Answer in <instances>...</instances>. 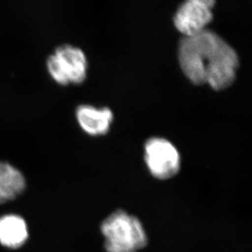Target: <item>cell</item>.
Returning <instances> with one entry per match:
<instances>
[{"instance_id": "1", "label": "cell", "mask_w": 252, "mask_h": 252, "mask_svg": "<svg viewBox=\"0 0 252 252\" xmlns=\"http://www.w3.org/2000/svg\"><path fill=\"white\" fill-rule=\"evenodd\" d=\"M178 58L182 71L193 84H208L215 90H224L233 84L239 64L235 50L208 30L184 37Z\"/></svg>"}, {"instance_id": "2", "label": "cell", "mask_w": 252, "mask_h": 252, "mask_svg": "<svg viewBox=\"0 0 252 252\" xmlns=\"http://www.w3.org/2000/svg\"><path fill=\"white\" fill-rule=\"evenodd\" d=\"M101 232L107 252H136L147 245V237L137 218L117 211L103 221Z\"/></svg>"}, {"instance_id": "3", "label": "cell", "mask_w": 252, "mask_h": 252, "mask_svg": "<svg viewBox=\"0 0 252 252\" xmlns=\"http://www.w3.org/2000/svg\"><path fill=\"white\" fill-rule=\"evenodd\" d=\"M46 67L51 78L61 86L81 84L88 74V63L84 51L79 48L63 44L56 48L48 56Z\"/></svg>"}, {"instance_id": "4", "label": "cell", "mask_w": 252, "mask_h": 252, "mask_svg": "<svg viewBox=\"0 0 252 252\" xmlns=\"http://www.w3.org/2000/svg\"><path fill=\"white\" fill-rule=\"evenodd\" d=\"M145 159L153 176L167 180L181 168V155L169 140L159 137L150 139L145 145Z\"/></svg>"}, {"instance_id": "5", "label": "cell", "mask_w": 252, "mask_h": 252, "mask_svg": "<svg viewBox=\"0 0 252 252\" xmlns=\"http://www.w3.org/2000/svg\"><path fill=\"white\" fill-rule=\"evenodd\" d=\"M215 1L189 0L180 6L174 17L175 27L184 37H190L206 31L213 18Z\"/></svg>"}, {"instance_id": "6", "label": "cell", "mask_w": 252, "mask_h": 252, "mask_svg": "<svg viewBox=\"0 0 252 252\" xmlns=\"http://www.w3.org/2000/svg\"><path fill=\"white\" fill-rule=\"evenodd\" d=\"M76 119L86 133L93 136H103L110 131L114 114L109 108L81 105L77 108Z\"/></svg>"}, {"instance_id": "7", "label": "cell", "mask_w": 252, "mask_h": 252, "mask_svg": "<svg viewBox=\"0 0 252 252\" xmlns=\"http://www.w3.org/2000/svg\"><path fill=\"white\" fill-rule=\"evenodd\" d=\"M27 181L19 169L9 162L0 161V203H6L21 195Z\"/></svg>"}, {"instance_id": "8", "label": "cell", "mask_w": 252, "mask_h": 252, "mask_svg": "<svg viewBox=\"0 0 252 252\" xmlns=\"http://www.w3.org/2000/svg\"><path fill=\"white\" fill-rule=\"evenodd\" d=\"M28 236L27 224L22 217L11 214L0 218V243L5 248H21Z\"/></svg>"}]
</instances>
